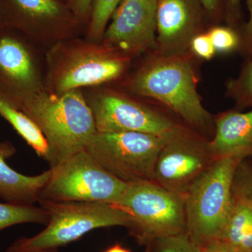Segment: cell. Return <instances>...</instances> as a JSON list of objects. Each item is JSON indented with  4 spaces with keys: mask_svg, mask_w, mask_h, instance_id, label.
<instances>
[{
    "mask_svg": "<svg viewBox=\"0 0 252 252\" xmlns=\"http://www.w3.org/2000/svg\"><path fill=\"white\" fill-rule=\"evenodd\" d=\"M19 110L31 118L45 136L50 167L85 149L96 132L92 111L78 89L62 94L39 89L23 101Z\"/></svg>",
    "mask_w": 252,
    "mask_h": 252,
    "instance_id": "obj_1",
    "label": "cell"
},
{
    "mask_svg": "<svg viewBox=\"0 0 252 252\" xmlns=\"http://www.w3.org/2000/svg\"><path fill=\"white\" fill-rule=\"evenodd\" d=\"M193 63L186 54L150 60L127 84L131 92L155 99L193 128L206 130L211 117L202 104Z\"/></svg>",
    "mask_w": 252,
    "mask_h": 252,
    "instance_id": "obj_2",
    "label": "cell"
},
{
    "mask_svg": "<svg viewBox=\"0 0 252 252\" xmlns=\"http://www.w3.org/2000/svg\"><path fill=\"white\" fill-rule=\"evenodd\" d=\"M243 160H214L184 196L187 233L200 248L220 238L233 203L235 174Z\"/></svg>",
    "mask_w": 252,
    "mask_h": 252,
    "instance_id": "obj_3",
    "label": "cell"
},
{
    "mask_svg": "<svg viewBox=\"0 0 252 252\" xmlns=\"http://www.w3.org/2000/svg\"><path fill=\"white\" fill-rule=\"evenodd\" d=\"M47 212L45 228L31 238L18 239L12 245L22 250L59 249L101 228L124 226L130 229V216L117 205L89 202L39 201Z\"/></svg>",
    "mask_w": 252,
    "mask_h": 252,
    "instance_id": "obj_4",
    "label": "cell"
},
{
    "mask_svg": "<svg viewBox=\"0 0 252 252\" xmlns=\"http://www.w3.org/2000/svg\"><path fill=\"white\" fill-rule=\"evenodd\" d=\"M117 205L130 216L129 230L140 243L187 232L184 196L154 180L127 184Z\"/></svg>",
    "mask_w": 252,
    "mask_h": 252,
    "instance_id": "obj_5",
    "label": "cell"
},
{
    "mask_svg": "<svg viewBox=\"0 0 252 252\" xmlns=\"http://www.w3.org/2000/svg\"><path fill=\"white\" fill-rule=\"evenodd\" d=\"M50 170L49 181L38 202L117 205L127 185L104 170L85 149Z\"/></svg>",
    "mask_w": 252,
    "mask_h": 252,
    "instance_id": "obj_6",
    "label": "cell"
},
{
    "mask_svg": "<svg viewBox=\"0 0 252 252\" xmlns=\"http://www.w3.org/2000/svg\"><path fill=\"white\" fill-rule=\"evenodd\" d=\"M166 140L142 132L96 131L85 149L104 170L130 184L154 180L156 162Z\"/></svg>",
    "mask_w": 252,
    "mask_h": 252,
    "instance_id": "obj_7",
    "label": "cell"
},
{
    "mask_svg": "<svg viewBox=\"0 0 252 252\" xmlns=\"http://www.w3.org/2000/svg\"><path fill=\"white\" fill-rule=\"evenodd\" d=\"M63 53L51 73L54 94L99 85L120 77L127 58L105 45H79Z\"/></svg>",
    "mask_w": 252,
    "mask_h": 252,
    "instance_id": "obj_8",
    "label": "cell"
},
{
    "mask_svg": "<svg viewBox=\"0 0 252 252\" xmlns=\"http://www.w3.org/2000/svg\"><path fill=\"white\" fill-rule=\"evenodd\" d=\"M87 102L97 132H142L168 139L184 128L160 113L112 91L92 96Z\"/></svg>",
    "mask_w": 252,
    "mask_h": 252,
    "instance_id": "obj_9",
    "label": "cell"
},
{
    "mask_svg": "<svg viewBox=\"0 0 252 252\" xmlns=\"http://www.w3.org/2000/svg\"><path fill=\"white\" fill-rule=\"evenodd\" d=\"M214 160L207 142L183 128L167 139L156 162L154 181L185 196L194 181Z\"/></svg>",
    "mask_w": 252,
    "mask_h": 252,
    "instance_id": "obj_10",
    "label": "cell"
},
{
    "mask_svg": "<svg viewBox=\"0 0 252 252\" xmlns=\"http://www.w3.org/2000/svg\"><path fill=\"white\" fill-rule=\"evenodd\" d=\"M28 39L13 28H0V101L18 110L28 96L41 89Z\"/></svg>",
    "mask_w": 252,
    "mask_h": 252,
    "instance_id": "obj_11",
    "label": "cell"
},
{
    "mask_svg": "<svg viewBox=\"0 0 252 252\" xmlns=\"http://www.w3.org/2000/svg\"><path fill=\"white\" fill-rule=\"evenodd\" d=\"M157 0H123L106 29L104 44L124 56L156 46Z\"/></svg>",
    "mask_w": 252,
    "mask_h": 252,
    "instance_id": "obj_12",
    "label": "cell"
},
{
    "mask_svg": "<svg viewBox=\"0 0 252 252\" xmlns=\"http://www.w3.org/2000/svg\"><path fill=\"white\" fill-rule=\"evenodd\" d=\"M199 0H157L156 47L160 56L186 54L202 26Z\"/></svg>",
    "mask_w": 252,
    "mask_h": 252,
    "instance_id": "obj_13",
    "label": "cell"
},
{
    "mask_svg": "<svg viewBox=\"0 0 252 252\" xmlns=\"http://www.w3.org/2000/svg\"><path fill=\"white\" fill-rule=\"evenodd\" d=\"M214 160L238 158L244 160L252 156V110L230 111L216 121L213 139L207 142Z\"/></svg>",
    "mask_w": 252,
    "mask_h": 252,
    "instance_id": "obj_14",
    "label": "cell"
},
{
    "mask_svg": "<svg viewBox=\"0 0 252 252\" xmlns=\"http://www.w3.org/2000/svg\"><path fill=\"white\" fill-rule=\"evenodd\" d=\"M16 149L8 141H0V198L6 203L34 205L51 175L50 168L40 175L27 176L14 170L6 160Z\"/></svg>",
    "mask_w": 252,
    "mask_h": 252,
    "instance_id": "obj_15",
    "label": "cell"
},
{
    "mask_svg": "<svg viewBox=\"0 0 252 252\" xmlns=\"http://www.w3.org/2000/svg\"><path fill=\"white\" fill-rule=\"evenodd\" d=\"M9 22L6 26L27 36L32 23L49 22L62 17V6L56 0H7Z\"/></svg>",
    "mask_w": 252,
    "mask_h": 252,
    "instance_id": "obj_16",
    "label": "cell"
},
{
    "mask_svg": "<svg viewBox=\"0 0 252 252\" xmlns=\"http://www.w3.org/2000/svg\"><path fill=\"white\" fill-rule=\"evenodd\" d=\"M233 203L220 240L241 252H252V209L233 193Z\"/></svg>",
    "mask_w": 252,
    "mask_h": 252,
    "instance_id": "obj_17",
    "label": "cell"
},
{
    "mask_svg": "<svg viewBox=\"0 0 252 252\" xmlns=\"http://www.w3.org/2000/svg\"><path fill=\"white\" fill-rule=\"evenodd\" d=\"M0 116L4 118L39 157L48 161L49 147L45 136L35 122L22 111L0 101Z\"/></svg>",
    "mask_w": 252,
    "mask_h": 252,
    "instance_id": "obj_18",
    "label": "cell"
},
{
    "mask_svg": "<svg viewBox=\"0 0 252 252\" xmlns=\"http://www.w3.org/2000/svg\"><path fill=\"white\" fill-rule=\"evenodd\" d=\"M49 220L47 212L41 206L0 203V231L13 225L23 223H39L46 225Z\"/></svg>",
    "mask_w": 252,
    "mask_h": 252,
    "instance_id": "obj_19",
    "label": "cell"
},
{
    "mask_svg": "<svg viewBox=\"0 0 252 252\" xmlns=\"http://www.w3.org/2000/svg\"><path fill=\"white\" fill-rule=\"evenodd\" d=\"M123 0H94L90 26L89 39L98 41L103 39L107 25Z\"/></svg>",
    "mask_w": 252,
    "mask_h": 252,
    "instance_id": "obj_20",
    "label": "cell"
},
{
    "mask_svg": "<svg viewBox=\"0 0 252 252\" xmlns=\"http://www.w3.org/2000/svg\"><path fill=\"white\" fill-rule=\"evenodd\" d=\"M228 90L239 105L252 106V58L244 66L238 77L230 81Z\"/></svg>",
    "mask_w": 252,
    "mask_h": 252,
    "instance_id": "obj_21",
    "label": "cell"
},
{
    "mask_svg": "<svg viewBox=\"0 0 252 252\" xmlns=\"http://www.w3.org/2000/svg\"><path fill=\"white\" fill-rule=\"evenodd\" d=\"M157 241L158 252H203V248L190 239L187 232L165 238Z\"/></svg>",
    "mask_w": 252,
    "mask_h": 252,
    "instance_id": "obj_22",
    "label": "cell"
},
{
    "mask_svg": "<svg viewBox=\"0 0 252 252\" xmlns=\"http://www.w3.org/2000/svg\"><path fill=\"white\" fill-rule=\"evenodd\" d=\"M216 52L226 54L238 47L240 39L238 34L230 28L215 27L208 32Z\"/></svg>",
    "mask_w": 252,
    "mask_h": 252,
    "instance_id": "obj_23",
    "label": "cell"
},
{
    "mask_svg": "<svg viewBox=\"0 0 252 252\" xmlns=\"http://www.w3.org/2000/svg\"><path fill=\"white\" fill-rule=\"evenodd\" d=\"M233 192L252 209V172L241 164L235 174Z\"/></svg>",
    "mask_w": 252,
    "mask_h": 252,
    "instance_id": "obj_24",
    "label": "cell"
},
{
    "mask_svg": "<svg viewBox=\"0 0 252 252\" xmlns=\"http://www.w3.org/2000/svg\"><path fill=\"white\" fill-rule=\"evenodd\" d=\"M189 48L195 56L207 61L212 59L217 53L208 33H199L193 36Z\"/></svg>",
    "mask_w": 252,
    "mask_h": 252,
    "instance_id": "obj_25",
    "label": "cell"
},
{
    "mask_svg": "<svg viewBox=\"0 0 252 252\" xmlns=\"http://www.w3.org/2000/svg\"><path fill=\"white\" fill-rule=\"evenodd\" d=\"M203 252H241L230 246L228 243L220 240H212L203 248Z\"/></svg>",
    "mask_w": 252,
    "mask_h": 252,
    "instance_id": "obj_26",
    "label": "cell"
},
{
    "mask_svg": "<svg viewBox=\"0 0 252 252\" xmlns=\"http://www.w3.org/2000/svg\"><path fill=\"white\" fill-rule=\"evenodd\" d=\"M249 11L248 22L245 26V41L252 58V0H245Z\"/></svg>",
    "mask_w": 252,
    "mask_h": 252,
    "instance_id": "obj_27",
    "label": "cell"
},
{
    "mask_svg": "<svg viewBox=\"0 0 252 252\" xmlns=\"http://www.w3.org/2000/svg\"><path fill=\"white\" fill-rule=\"evenodd\" d=\"M93 0H72L73 9L79 16H85L90 9Z\"/></svg>",
    "mask_w": 252,
    "mask_h": 252,
    "instance_id": "obj_28",
    "label": "cell"
},
{
    "mask_svg": "<svg viewBox=\"0 0 252 252\" xmlns=\"http://www.w3.org/2000/svg\"><path fill=\"white\" fill-rule=\"evenodd\" d=\"M203 6V9L210 14H214L216 11L219 0H199Z\"/></svg>",
    "mask_w": 252,
    "mask_h": 252,
    "instance_id": "obj_29",
    "label": "cell"
},
{
    "mask_svg": "<svg viewBox=\"0 0 252 252\" xmlns=\"http://www.w3.org/2000/svg\"><path fill=\"white\" fill-rule=\"evenodd\" d=\"M6 252H59V249H37V250H22L11 245Z\"/></svg>",
    "mask_w": 252,
    "mask_h": 252,
    "instance_id": "obj_30",
    "label": "cell"
},
{
    "mask_svg": "<svg viewBox=\"0 0 252 252\" xmlns=\"http://www.w3.org/2000/svg\"><path fill=\"white\" fill-rule=\"evenodd\" d=\"M131 252L130 250H127L124 247L121 246L120 245H114L109 249H107L105 252Z\"/></svg>",
    "mask_w": 252,
    "mask_h": 252,
    "instance_id": "obj_31",
    "label": "cell"
},
{
    "mask_svg": "<svg viewBox=\"0 0 252 252\" xmlns=\"http://www.w3.org/2000/svg\"><path fill=\"white\" fill-rule=\"evenodd\" d=\"M241 0H228V4L231 7L236 8L240 4Z\"/></svg>",
    "mask_w": 252,
    "mask_h": 252,
    "instance_id": "obj_32",
    "label": "cell"
},
{
    "mask_svg": "<svg viewBox=\"0 0 252 252\" xmlns=\"http://www.w3.org/2000/svg\"><path fill=\"white\" fill-rule=\"evenodd\" d=\"M4 23H2V21H1V14H0V28L2 27V26H4Z\"/></svg>",
    "mask_w": 252,
    "mask_h": 252,
    "instance_id": "obj_33",
    "label": "cell"
},
{
    "mask_svg": "<svg viewBox=\"0 0 252 252\" xmlns=\"http://www.w3.org/2000/svg\"></svg>",
    "mask_w": 252,
    "mask_h": 252,
    "instance_id": "obj_34",
    "label": "cell"
}]
</instances>
